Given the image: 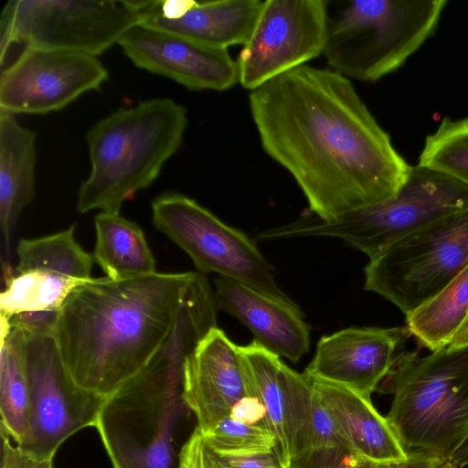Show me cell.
<instances>
[{"instance_id": "obj_6", "label": "cell", "mask_w": 468, "mask_h": 468, "mask_svg": "<svg viewBox=\"0 0 468 468\" xmlns=\"http://www.w3.org/2000/svg\"><path fill=\"white\" fill-rule=\"evenodd\" d=\"M468 208V185L415 165L391 198L331 219L308 211L296 220L258 234L261 240L332 237L372 259L401 239Z\"/></svg>"}, {"instance_id": "obj_5", "label": "cell", "mask_w": 468, "mask_h": 468, "mask_svg": "<svg viewBox=\"0 0 468 468\" xmlns=\"http://www.w3.org/2000/svg\"><path fill=\"white\" fill-rule=\"evenodd\" d=\"M378 390L393 394L386 418L407 454L446 461L468 434V346L405 352Z\"/></svg>"}, {"instance_id": "obj_14", "label": "cell", "mask_w": 468, "mask_h": 468, "mask_svg": "<svg viewBox=\"0 0 468 468\" xmlns=\"http://www.w3.org/2000/svg\"><path fill=\"white\" fill-rule=\"evenodd\" d=\"M109 79L102 62L89 54L25 48L0 76V112L46 114L98 90Z\"/></svg>"}, {"instance_id": "obj_27", "label": "cell", "mask_w": 468, "mask_h": 468, "mask_svg": "<svg viewBox=\"0 0 468 468\" xmlns=\"http://www.w3.org/2000/svg\"><path fill=\"white\" fill-rule=\"evenodd\" d=\"M202 435L211 449L228 455L264 454L273 452L276 447L274 436L266 426L242 421L231 416Z\"/></svg>"}, {"instance_id": "obj_13", "label": "cell", "mask_w": 468, "mask_h": 468, "mask_svg": "<svg viewBox=\"0 0 468 468\" xmlns=\"http://www.w3.org/2000/svg\"><path fill=\"white\" fill-rule=\"evenodd\" d=\"M75 226L36 239H20L18 263L5 273L0 316L58 312L80 285L91 280L93 256L76 241Z\"/></svg>"}, {"instance_id": "obj_18", "label": "cell", "mask_w": 468, "mask_h": 468, "mask_svg": "<svg viewBox=\"0 0 468 468\" xmlns=\"http://www.w3.org/2000/svg\"><path fill=\"white\" fill-rule=\"evenodd\" d=\"M238 346L219 328L211 329L186 357L184 399L202 433L230 416L248 397Z\"/></svg>"}, {"instance_id": "obj_1", "label": "cell", "mask_w": 468, "mask_h": 468, "mask_svg": "<svg viewBox=\"0 0 468 468\" xmlns=\"http://www.w3.org/2000/svg\"><path fill=\"white\" fill-rule=\"evenodd\" d=\"M249 105L262 149L323 219L393 197L410 171L352 81L332 69L290 70L250 91Z\"/></svg>"}, {"instance_id": "obj_10", "label": "cell", "mask_w": 468, "mask_h": 468, "mask_svg": "<svg viewBox=\"0 0 468 468\" xmlns=\"http://www.w3.org/2000/svg\"><path fill=\"white\" fill-rule=\"evenodd\" d=\"M151 208L154 226L191 258L199 272H215L288 304H297L279 287L273 266L256 243L194 199L165 192L152 202Z\"/></svg>"}, {"instance_id": "obj_8", "label": "cell", "mask_w": 468, "mask_h": 468, "mask_svg": "<svg viewBox=\"0 0 468 468\" xmlns=\"http://www.w3.org/2000/svg\"><path fill=\"white\" fill-rule=\"evenodd\" d=\"M145 1L10 0L1 16L0 60L13 44L99 56L142 22Z\"/></svg>"}, {"instance_id": "obj_17", "label": "cell", "mask_w": 468, "mask_h": 468, "mask_svg": "<svg viewBox=\"0 0 468 468\" xmlns=\"http://www.w3.org/2000/svg\"><path fill=\"white\" fill-rule=\"evenodd\" d=\"M407 325L350 327L323 336L303 375L345 386L371 398L405 353Z\"/></svg>"}, {"instance_id": "obj_4", "label": "cell", "mask_w": 468, "mask_h": 468, "mask_svg": "<svg viewBox=\"0 0 468 468\" xmlns=\"http://www.w3.org/2000/svg\"><path fill=\"white\" fill-rule=\"evenodd\" d=\"M187 125L186 107L169 98L119 109L93 124L86 133L91 167L79 188L77 211L119 213L156 180Z\"/></svg>"}, {"instance_id": "obj_20", "label": "cell", "mask_w": 468, "mask_h": 468, "mask_svg": "<svg viewBox=\"0 0 468 468\" xmlns=\"http://www.w3.org/2000/svg\"><path fill=\"white\" fill-rule=\"evenodd\" d=\"M214 292L218 308L248 327L254 340L267 350L293 363L308 353L310 327L297 304L223 277L215 280Z\"/></svg>"}, {"instance_id": "obj_21", "label": "cell", "mask_w": 468, "mask_h": 468, "mask_svg": "<svg viewBox=\"0 0 468 468\" xmlns=\"http://www.w3.org/2000/svg\"><path fill=\"white\" fill-rule=\"evenodd\" d=\"M306 378L332 417L344 443L356 455L385 463L409 458L389 421L376 410L371 398L339 384Z\"/></svg>"}, {"instance_id": "obj_16", "label": "cell", "mask_w": 468, "mask_h": 468, "mask_svg": "<svg viewBox=\"0 0 468 468\" xmlns=\"http://www.w3.org/2000/svg\"><path fill=\"white\" fill-rule=\"evenodd\" d=\"M118 45L137 68L189 90L223 91L239 82L237 61L225 48L142 24L132 27Z\"/></svg>"}, {"instance_id": "obj_35", "label": "cell", "mask_w": 468, "mask_h": 468, "mask_svg": "<svg viewBox=\"0 0 468 468\" xmlns=\"http://www.w3.org/2000/svg\"><path fill=\"white\" fill-rule=\"evenodd\" d=\"M432 468H460V467L457 466L456 464L452 463V462L446 460V461H440Z\"/></svg>"}, {"instance_id": "obj_30", "label": "cell", "mask_w": 468, "mask_h": 468, "mask_svg": "<svg viewBox=\"0 0 468 468\" xmlns=\"http://www.w3.org/2000/svg\"><path fill=\"white\" fill-rule=\"evenodd\" d=\"M333 445L346 446L332 417L314 389L311 418V448Z\"/></svg>"}, {"instance_id": "obj_24", "label": "cell", "mask_w": 468, "mask_h": 468, "mask_svg": "<svg viewBox=\"0 0 468 468\" xmlns=\"http://www.w3.org/2000/svg\"><path fill=\"white\" fill-rule=\"evenodd\" d=\"M1 430L16 443L26 438L28 426L29 386L26 364V334L0 317Z\"/></svg>"}, {"instance_id": "obj_33", "label": "cell", "mask_w": 468, "mask_h": 468, "mask_svg": "<svg viewBox=\"0 0 468 468\" xmlns=\"http://www.w3.org/2000/svg\"><path fill=\"white\" fill-rule=\"evenodd\" d=\"M468 346V314L462 322L456 332L452 336L448 346L450 348H460Z\"/></svg>"}, {"instance_id": "obj_15", "label": "cell", "mask_w": 468, "mask_h": 468, "mask_svg": "<svg viewBox=\"0 0 468 468\" xmlns=\"http://www.w3.org/2000/svg\"><path fill=\"white\" fill-rule=\"evenodd\" d=\"M238 349L249 396L263 406L275 451L286 468L293 457L311 449L313 386L255 340Z\"/></svg>"}, {"instance_id": "obj_7", "label": "cell", "mask_w": 468, "mask_h": 468, "mask_svg": "<svg viewBox=\"0 0 468 468\" xmlns=\"http://www.w3.org/2000/svg\"><path fill=\"white\" fill-rule=\"evenodd\" d=\"M447 0H351L332 17L324 56L331 69L374 82L397 70L434 32Z\"/></svg>"}, {"instance_id": "obj_19", "label": "cell", "mask_w": 468, "mask_h": 468, "mask_svg": "<svg viewBox=\"0 0 468 468\" xmlns=\"http://www.w3.org/2000/svg\"><path fill=\"white\" fill-rule=\"evenodd\" d=\"M263 1H146L140 24L228 49L250 39Z\"/></svg>"}, {"instance_id": "obj_9", "label": "cell", "mask_w": 468, "mask_h": 468, "mask_svg": "<svg viewBox=\"0 0 468 468\" xmlns=\"http://www.w3.org/2000/svg\"><path fill=\"white\" fill-rule=\"evenodd\" d=\"M468 265V208L397 241L365 267V290L405 315L441 291Z\"/></svg>"}, {"instance_id": "obj_11", "label": "cell", "mask_w": 468, "mask_h": 468, "mask_svg": "<svg viewBox=\"0 0 468 468\" xmlns=\"http://www.w3.org/2000/svg\"><path fill=\"white\" fill-rule=\"evenodd\" d=\"M25 334L28 426L26 438L17 445L37 459H53L70 436L94 427L105 397L75 383L62 361L53 333Z\"/></svg>"}, {"instance_id": "obj_32", "label": "cell", "mask_w": 468, "mask_h": 468, "mask_svg": "<svg viewBox=\"0 0 468 468\" xmlns=\"http://www.w3.org/2000/svg\"><path fill=\"white\" fill-rule=\"evenodd\" d=\"M440 461L442 460L423 455H409L407 460L389 463L359 458L356 468H432Z\"/></svg>"}, {"instance_id": "obj_2", "label": "cell", "mask_w": 468, "mask_h": 468, "mask_svg": "<svg viewBox=\"0 0 468 468\" xmlns=\"http://www.w3.org/2000/svg\"><path fill=\"white\" fill-rule=\"evenodd\" d=\"M196 273L92 278L74 289L53 335L75 383L107 397L138 374L169 336Z\"/></svg>"}, {"instance_id": "obj_26", "label": "cell", "mask_w": 468, "mask_h": 468, "mask_svg": "<svg viewBox=\"0 0 468 468\" xmlns=\"http://www.w3.org/2000/svg\"><path fill=\"white\" fill-rule=\"evenodd\" d=\"M419 165L448 175L468 185V118H444L428 135Z\"/></svg>"}, {"instance_id": "obj_31", "label": "cell", "mask_w": 468, "mask_h": 468, "mask_svg": "<svg viewBox=\"0 0 468 468\" xmlns=\"http://www.w3.org/2000/svg\"><path fill=\"white\" fill-rule=\"evenodd\" d=\"M0 468H54L53 459H37L23 451L1 430Z\"/></svg>"}, {"instance_id": "obj_34", "label": "cell", "mask_w": 468, "mask_h": 468, "mask_svg": "<svg viewBox=\"0 0 468 468\" xmlns=\"http://www.w3.org/2000/svg\"><path fill=\"white\" fill-rule=\"evenodd\" d=\"M448 461L456 464L460 468L468 465V434L451 454Z\"/></svg>"}, {"instance_id": "obj_29", "label": "cell", "mask_w": 468, "mask_h": 468, "mask_svg": "<svg viewBox=\"0 0 468 468\" xmlns=\"http://www.w3.org/2000/svg\"><path fill=\"white\" fill-rule=\"evenodd\" d=\"M359 457L343 445L311 448L293 457L286 468H356Z\"/></svg>"}, {"instance_id": "obj_3", "label": "cell", "mask_w": 468, "mask_h": 468, "mask_svg": "<svg viewBox=\"0 0 468 468\" xmlns=\"http://www.w3.org/2000/svg\"><path fill=\"white\" fill-rule=\"evenodd\" d=\"M213 294L188 290L166 341L151 361L105 397L94 427L112 468H180V431L193 413L184 399V366L217 327Z\"/></svg>"}, {"instance_id": "obj_23", "label": "cell", "mask_w": 468, "mask_h": 468, "mask_svg": "<svg viewBox=\"0 0 468 468\" xmlns=\"http://www.w3.org/2000/svg\"><path fill=\"white\" fill-rule=\"evenodd\" d=\"M96 244L93 259L112 280L157 272L154 255L142 229L119 213L101 211L94 218Z\"/></svg>"}, {"instance_id": "obj_22", "label": "cell", "mask_w": 468, "mask_h": 468, "mask_svg": "<svg viewBox=\"0 0 468 468\" xmlns=\"http://www.w3.org/2000/svg\"><path fill=\"white\" fill-rule=\"evenodd\" d=\"M37 133L0 112V229L8 252L11 234L36 195Z\"/></svg>"}, {"instance_id": "obj_25", "label": "cell", "mask_w": 468, "mask_h": 468, "mask_svg": "<svg viewBox=\"0 0 468 468\" xmlns=\"http://www.w3.org/2000/svg\"><path fill=\"white\" fill-rule=\"evenodd\" d=\"M468 314V265L441 291L406 314V325L431 352L449 345Z\"/></svg>"}, {"instance_id": "obj_12", "label": "cell", "mask_w": 468, "mask_h": 468, "mask_svg": "<svg viewBox=\"0 0 468 468\" xmlns=\"http://www.w3.org/2000/svg\"><path fill=\"white\" fill-rule=\"evenodd\" d=\"M329 1L266 0L238 59L239 83L250 91L324 54Z\"/></svg>"}, {"instance_id": "obj_28", "label": "cell", "mask_w": 468, "mask_h": 468, "mask_svg": "<svg viewBox=\"0 0 468 468\" xmlns=\"http://www.w3.org/2000/svg\"><path fill=\"white\" fill-rule=\"evenodd\" d=\"M180 468H285L274 450L271 452L249 456L228 455L211 449L196 426L184 445Z\"/></svg>"}]
</instances>
